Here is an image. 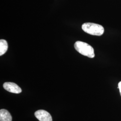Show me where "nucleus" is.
Listing matches in <instances>:
<instances>
[{"mask_svg":"<svg viewBox=\"0 0 121 121\" xmlns=\"http://www.w3.org/2000/svg\"><path fill=\"white\" fill-rule=\"evenodd\" d=\"M12 118L10 113L6 109L0 110V121H12Z\"/></svg>","mask_w":121,"mask_h":121,"instance_id":"39448f33","label":"nucleus"},{"mask_svg":"<svg viewBox=\"0 0 121 121\" xmlns=\"http://www.w3.org/2000/svg\"><path fill=\"white\" fill-rule=\"evenodd\" d=\"M74 47L76 51L83 56L91 58L95 56L93 48L88 43L80 41H77L74 43Z\"/></svg>","mask_w":121,"mask_h":121,"instance_id":"f257e3e1","label":"nucleus"},{"mask_svg":"<svg viewBox=\"0 0 121 121\" xmlns=\"http://www.w3.org/2000/svg\"><path fill=\"white\" fill-rule=\"evenodd\" d=\"M3 87L5 90L10 92L18 94L22 92L21 88L15 83L6 82L3 84Z\"/></svg>","mask_w":121,"mask_h":121,"instance_id":"7ed1b4c3","label":"nucleus"},{"mask_svg":"<svg viewBox=\"0 0 121 121\" xmlns=\"http://www.w3.org/2000/svg\"><path fill=\"white\" fill-rule=\"evenodd\" d=\"M82 30L90 35L100 36L104 32L103 26L94 23L86 22L83 23L82 26Z\"/></svg>","mask_w":121,"mask_h":121,"instance_id":"f03ea898","label":"nucleus"},{"mask_svg":"<svg viewBox=\"0 0 121 121\" xmlns=\"http://www.w3.org/2000/svg\"><path fill=\"white\" fill-rule=\"evenodd\" d=\"M8 45L7 41L4 39L0 40V56H2L8 50Z\"/></svg>","mask_w":121,"mask_h":121,"instance_id":"423d86ee","label":"nucleus"},{"mask_svg":"<svg viewBox=\"0 0 121 121\" xmlns=\"http://www.w3.org/2000/svg\"><path fill=\"white\" fill-rule=\"evenodd\" d=\"M118 88H119V91H120V93L121 96V81L118 83Z\"/></svg>","mask_w":121,"mask_h":121,"instance_id":"0eeeda50","label":"nucleus"},{"mask_svg":"<svg viewBox=\"0 0 121 121\" xmlns=\"http://www.w3.org/2000/svg\"><path fill=\"white\" fill-rule=\"evenodd\" d=\"M35 115L39 121H52V116L50 113L44 110L36 111Z\"/></svg>","mask_w":121,"mask_h":121,"instance_id":"20e7f679","label":"nucleus"}]
</instances>
